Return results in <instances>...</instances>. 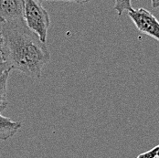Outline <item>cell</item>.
I'll list each match as a JSON object with an SVG mask.
<instances>
[{
    "label": "cell",
    "mask_w": 159,
    "mask_h": 158,
    "mask_svg": "<svg viewBox=\"0 0 159 158\" xmlns=\"http://www.w3.org/2000/svg\"><path fill=\"white\" fill-rule=\"evenodd\" d=\"M1 34V54L10 69L32 79L40 78L44 67L50 61L46 42L29 29L24 19L2 24Z\"/></svg>",
    "instance_id": "cell-1"
},
{
    "label": "cell",
    "mask_w": 159,
    "mask_h": 158,
    "mask_svg": "<svg viewBox=\"0 0 159 158\" xmlns=\"http://www.w3.org/2000/svg\"><path fill=\"white\" fill-rule=\"evenodd\" d=\"M24 20L29 29L46 42L50 19L47 10L38 0H25Z\"/></svg>",
    "instance_id": "cell-2"
},
{
    "label": "cell",
    "mask_w": 159,
    "mask_h": 158,
    "mask_svg": "<svg viewBox=\"0 0 159 158\" xmlns=\"http://www.w3.org/2000/svg\"><path fill=\"white\" fill-rule=\"evenodd\" d=\"M128 16L139 31L159 42V22L150 11L144 8L133 9L128 12Z\"/></svg>",
    "instance_id": "cell-3"
},
{
    "label": "cell",
    "mask_w": 159,
    "mask_h": 158,
    "mask_svg": "<svg viewBox=\"0 0 159 158\" xmlns=\"http://www.w3.org/2000/svg\"><path fill=\"white\" fill-rule=\"evenodd\" d=\"M25 0H0V24L24 19Z\"/></svg>",
    "instance_id": "cell-4"
},
{
    "label": "cell",
    "mask_w": 159,
    "mask_h": 158,
    "mask_svg": "<svg viewBox=\"0 0 159 158\" xmlns=\"http://www.w3.org/2000/svg\"><path fill=\"white\" fill-rule=\"evenodd\" d=\"M20 122H14L11 119L0 114V140L6 141L15 135L21 128Z\"/></svg>",
    "instance_id": "cell-5"
},
{
    "label": "cell",
    "mask_w": 159,
    "mask_h": 158,
    "mask_svg": "<svg viewBox=\"0 0 159 158\" xmlns=\"http://www.w3.org/2000/svg\"><path fill=\"white\" fill-rule=\"evenodd\" d=\"M10 70L6 71L0 76V112L7 106V79Z\"/></svg>",
    "instance_id": "cell-6"
},
{
    "label": "cell",
    "mask_w": 159,
    "mask_h": 158,
    "mask_svg": "<svg viewBox=\"0 0 159 158\" xmlns=\"http://www.w3.org/2000/svg\"><path fill=\"white\" fill-rule=\"evenodd\" d=\"M132 2L131 0H115L114 4V10L117 12L118 16H122L125 11H131L133 10Z\"/></svg>",
    "instance_id": "cell-7"
},
{
    "label": "cell",
    "mask_w": 159,
    "mask_h": 158,
    "mask_svg": "<svg viewBox=\"0 0 159 158\" xmlns=\"http://www.w3.org/2000/svg\"><path fill=\"white\" fill-rule=\"evenodd\" d=\"M157 146L154 147L153 149H151L145 153L139 155L136 158H155L157 156Z\"/></svg>",
    "instance_id": "cell-8"
},
{
    "label": "cell",
    "mask_w": 159,
    "mask_h": 158,
    "mask_svg": "<svg viewBox=\"0 0 159 158\" xmlns=\"http://www.w3.org/2000/svg\"><path fill=\"white\" fill-rule=\"evenodd\" d=\"M7 70H12L10 69V67L8 66V64L7 63V61H5L4 57L0 53V76L2 74H4L6 71H7Z\"/></svg>",
    "instance_id": "cell-9"
},
{
    "label": "cell",
    "mask_w": 159,
    "mask_h": 158,
    "mask_svg": "<svg viewBox=\"0 0 159 158\" xmlns=\"http://www.w3.org/2000/svg\"><path fill=\"white\" fill-rule=\"evenodd\" d=\"M39 2L42 3L44 1H62V2H66V3H70V4H84V3H87L91 0H38Z\"/></svg>",
    "instance_id": "cell-10"
},
{
    "label": "cell",
    "mask_w": 159,
    "mask_h": 158,
    "mask_svg": "<svg viewBox=\"0 0 159 158\" xmlns=\"http://www.w3.org/2000/svg\"><path fill=\"white\" fill-rule=\"evenodd\" d=\"M151 3H152V7L154 8L159 7V0H151Z\"/></svg>",
    "instance_id": "cell-11"
},
{
    "label": "cell",
    "mask_w": 159,
    "mask_h": 158,
    "mask_svg": "<svg viewBox=\"0 0 159 158\" xmlns=\"http://www.w3.org/2000/svg\"><path fill=\"white\" fill-rule=\"evenodd\" d=\"M2 45H3V38H2V34L0 32V53H1V50H2Z\"/></svg>",
    "instance_id": "cell-12"
},
{
    "label": "cell",
    "mask_w": 159,
    "mask_h": 158,
    "mask_svg": "<svg viewBox=\"0 0 159 158\" xmlns=\"http://www.w3.org/2000/svg\"><path fill=\"white\" fill-rule=\"evenodd\" d=\"M157 156L159 158V145H157Z\"/></svg>",
    "instance_id": "cell-13"
}]
</instances>
